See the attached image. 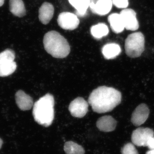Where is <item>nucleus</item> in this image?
<instances>
[{
    "instance_id": "1",
    "label": "nucleus",
    "mask_w": 154,
    "mask_h": 154,
    "mask_svg": "<svg viewBox=\"0 0 154 154\" xmlns=\"http://www.w3.org/2000/svg\"><path fill=\"white\" fill-rule=\"evenodd\" d=\"M122 94L113 88L101 86L92 91L88 103L94 112L102 113L110 112L121 103Z\"/></svg>"
},
{
    "instance_id": "2",
    "label": "nucleus",
    "mask_w": 154,
    "mask_h": 154,
    "mask_svg": "<svg viewBox=\"0 0 154 154\" xmlns=\"http://www.w3.org/2000/svg\"><path fill=\"white\" fill-rule=\"evenodd\" d=\"M54 99L48 94L36 101L33 106V115L38 124L44 127L52 124L54 117Z\"/></svg>"
},
{
    "instance_id": "3",
    "label": "nucleus",
    "mask_w": 154,
    "mask_h": 154,
    "mask_svg": "<svg viewBox=\"0 0 154 154\" xmlns=\"http://www.w3.org/2000/svg\"><path fill=\"white\" fill-rule=\"evenodd\" d=\"M43 42L45 49L53 57L63 58L70 52V47L66 39L54 30L46 33Z\"/></svg>"
},
{
    "instance_id": "4",
    "label": "nucleus",
    "mask_w": 154,
    "mask_h": 154,
    "mask_svg": "<svg viewBox=\"0 0 154 154\" xmlns=\"http://www.w3.org/2000/svg\"><path fill=\"white\" fill-rule=\"evenodd\" d=\"M125 53L131 58L139 57L145 50V38L141 32L130 34L125 40Z\"/></svg>"
},
{
    "instance_id": "5",
    "label": "nucleus",
    "mask_w": 154,
    "mask_h": 154,
    "mask_svg": "<svg viewBox=\"0 0 154 154\" xmlns=\"http://www.w3.org/2000/svg\"><path fill=\"white\" fill-rule=\"evenodd\" d=\"M154 135V131L149 128H138L133 131L131 141L138 146H146L149 140Z\"/></svg>"
},
{
    "instance_id": "6",
    "label": "nucleus",
    "mask_w": 154,
    "mask_h": 154,
    "mask_svg": "<svg viewBox=\"0 0 154 154\" xmlns=\"http://www.w3.org/2000/svg\"><path fill=\"white\" fill-rule=\"evenodd\" d=\"M57 23L61 28L72 30L78 28L80 21L75 14L69 12H63L58 17Z\"/></svg>"
},
{
    "instance_id": "7",
    "label": "nucleus",
    "mask_w": 154,
    "mask_h": 154,
    "mask_svg": "<svg viewBox=\"0 0 154 154\" xmlns=\"http://www.w3.org/2000/svg\"><path fill=\"white\" fill-rule=\"evenodd\" d=\"M89 103L82 97H78L70 104L69 110L73 116L82 118L86 115L88 110Z\"/></svg>"
},
{
    "instance_id": "8",
    "label": "nucleus",
    "mask_w": 154,
    "mask_h": 154,
    "mask_svg": "<svg viewBox=\"0 0 154 154\" xmlns=\"http://www.w3.org/2000/svg\"><path fill=\"white\" fill-rule=\"evenodd\" d=\"M120 16L126 30L135 31L138 29L139 24L137 18L136 13L131 9H125L120 12Z\"/></svg>"
},
{
    "instance_id": "9",
    "label": "nucleus",
    "mask_w": 154,
    "mask_h": 154,
    "mask_svg": "<svg viewBox=\"0 0 154 154\" xmlns=\"http://www.w3.org/2000/svg\"><path fill=\"white\" fill-rule=\"evenodd\" d=\"M149 109L145 104L139 105L133 112L131 122L136 126H139L146 121L149 115Z\"/></svg>"
},
{
    "instance_id": "10",
    "label": "nucleus",
    "mask_w": 154,
    "mask_h": 154,
    "mask_svg": "<svg viewBox=\"0 0 154 154\" xmlns=\"http://www.w3.org/2000/svg\"><path fill=\"white\" fill-rule=\"evenodd\" d=\"M113 5L112 0H91L89 7L94 14L105 16L111 11Z\"/></svg>"
},
{
    "instance_id": "11",
    "label": "nucleus",
    "mask_w": 154,
    "mask_h": 154,
    "mask_svg": "<svg viewBox=\"0 0 154 154\" xmlns=\"http://www.w3.org/2000/svg\"><path fill=\"white\" fill-rule=\"evenodd\" d=\"M15 99L19 109L24 111L30 110L34 105L33 99L21 90L17 91L15 95Z\"/></svg>"
},
{
    "instance_id": "12",
    "label": "nucleus",
    "mask_w": 154,
    "mask_h": 154,
    "mask_svg": "<svg viewBox=\"0 0 154 154\" xmlns=\"http://www.w3.org/2000/svg\"><path fill=\"white\" fill-rule=\"evenodd\" d=\"M117 122L110 116H105L98 119L96 122V126L98 129L103 132H109L115 129Z\"/></svg>"
},
{
    "instance_id": "13",
    "label": "nucleus",
    "mask_w": 154,
    "mask_h": 154,
    "mask_svg": "<svg viewBox=\"0 0 154 154\" xmlns=\"http://www.w3.org/2000/svg\"><path fill=\"white\" fill-rule=\"evenodd\" d=\"M54 7L52 4L45 2L42 5L38 10V18L39 21L44 25L49 23L53 17Z\"/></svg>"
},
{
    "instance_id": "14",
    "label": "nucleus",
    "mask_w": 154,
    "mask_h": 154,
    "mask_svg": "<svg viewBox=\"0 0 154 154\" xmlns=\"http://www.w3.org/2000/svg\"><path fill=\"white\" fill-rule=\"evenodd\" d=\"M121 48L118 44L115 43H108L102 48V53L105 59H113L121 53Z\"/></svg>"
},
{
    "instance_id": "15",
    "label": "nucleus",
    "mask_w": 154,
    "mask_h": 154,
    "mask_svg": "<svg viewBox=\"0 0 154 154\" xmlns=\"http://www.w3.org/2000/svg\"><path fill=\"white\" fill-rule=\"evenodd\" d=\"M108 21L114 33H121L124 30V25L120 14L115 13L110 14L108 17Z\"/></svg>"
},
{
    "instance_id": "16",
    "label": "nucleus",
    "mask_w": 154,
    "mask_h": 154,
    "mask_svg": "<svg viewBox=\"0 0 154 154\" xmlns=\"http://www.w3.org/2000/svg\"><path fill=\"white\" fill-rule=\"evenodd\" d=\"M10 11L16 17H22L26 15L25 5L22 0H10Z\"/></svg>"
},
{
    "instance_id": "17",
    "label": "nucleus",
    "mask_w": 154,
    "mask_h": 154,
    "mask_svg": "<svg viewBox=\"0 0 154 154\" xmlns=\"http://www.w3.org/2000/svg\"><path fill=\"white\" fill-rule=\"evenodd\" d=\"M91 0H69V2L76 10L77 14L84 17L87 13Z\"/></svg>"
},
{
    "instance_id": "18",
    "label": "nucleus",
    "mask_w": 154,
    "mask_h": 154,
    "mask_svg": "<svg viewBox=\"0 0 154 154\" xmlns=\"http://www.w3.org/2000/svg\"><path fill=\"white\" fill-rule=\"evenodd\" d=\"M91 32L94 38L100 39L108 35L109 29L104 23H99L91 27Z\"/></svg>"
},
{
    "instance_id": "19",
    "label": "nucleus",
    "mask_w": 154,
    "mask_h": 154,
    "mask_svg": "<svg viewBox=\"0 0 154 154\" xmlns=\"http://www.w3.org/2000/svg\"><path fill=\"white\" fill-rule=\"evenodd\" d=\"M64 150L66 154H85V149L82 146L72 141L65 143Z\"/></svg>"
},
{
    "instance_id": "20",
    "label": "nucleus",
    "mask_w": 154,
    "mask_h": 154,
    "mask_svg": "<svg viewBox=\"0 0 154 154\" xmlns=\"http://www.w3.org/2000/svg\"><path fill=\"white\" fill-rule=\"evenodd\" d=\"M17 63L12 62H0V77H5L10 75L16 71Z\"/></svg>"
},
{
    "instance_id": "21",
    "label": "nucleus",
    "mask_w": 154,
    "mask_h": 154,
    "mask_svg": "<svg viewBox=\"0 0 154 154\" xmlns=\"http://www.w3.org/2000/svg\"><path fill=\"white\" fill-rule=\"evenodd\" d=\"M15 58V53L12 50L6 49L0 53V62H12Z\"/></svg>"
},
{
    "instance_id": "22",
    "label": "nucleus",
    "mask_w": 154,
    "mask_h": 154,
    "mask_svg": "<svg viewBox=\"0 0 154 154\" xmlns=\"http://www.w3.org/2000/svg\"><path fill=\"white\" fill-rule=\"evenodd\" d=\"M122 154H138L134 144L131 143L125 144L121 149Z\"/></svg>"
},
{
    "instance_id": "23",
    "label": "nucleus",
    "mask_w": 154,
    "mask_h": 154,
    "mask_svg": "<svg viewBox=\"0 0 154 154\" xmlns=\"http://www.w3.org/2000/svg\"><path fill=\"white\" fill-rule=\"evenodd\" d=\"M113 4L118 8L126 9L128 7V0H112Z\"/></svg>"
},
{
    "instance_id": "24",
    "label": "nucleus",
    "mask_w": 154,
    "mask_h": 154,
    "mask_svg": "<svg viewBox=\"0 0 154 154\" xmlns=\"http://www.w3.org/2000/svg\"><path fill=\"white\" fill-rule=\"evenodd\" d=\"M146 146L148 147L150 150H154V136L151 137L149 140Z\"/></svg>"
},
{
    "instance_id": "25",
    "label": "nucleus",
    "mask_w": 154,
    "mask_h": 154,
    "mask_svg": "<svg viewBox=\"0 0 154 154\" xmlns=\"http://www.w3.org/2000/svg\"><path fill=\"white\" fill-rule=\"evenodd\" d=\"M146 154H154V150H150L147 152Z\"/></svg>"
},
{
    "instance_id": "26",
    "label": "nucleus",
    "mask_w": 154,
    "mask_h": 154,
    "mask_svg": "<svg viewBox=\"0 0 154 154\" xmlns=\"http://www.w3.org/2000/svg\"><path fill=\"white\" fill-rule=\"evenodd\" d=\"M5 0H0V7H2L4 5Z\"/></svg>"
},
{
    "instance_id": "27",
    "label": "nucleus",
    "mask_w": 154,
    "mask_h": 154,
    "mask_svg": "<svg viewBox=\"0 0 154 154\" xmlns=\"http://www.w3.org/2000/svg\"><path fill=\"white\" fill-rule=\"evenodd\" d=\"M3 141L0 138V149L2 148V145Z\"/></svg>"
}]
</instances>
